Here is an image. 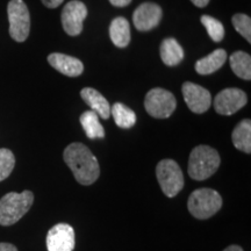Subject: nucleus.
Instances as JSON below:
<instances>
[{
    "mask_svg": "<svg viewBox=\"0 0 251 251\" xmlns=\"http://www.w3.org/2000/svg\"><path fill=\"white\" fill-rule=\"evenodd\" d=\"M34 194L30 191L11 192L0 199V225L12 226L20 220L33 205Z\"/></svg>",
    "mask_w": 251,
    "mask_h": 251,
    "instance_id": "obj_3",
    "label": "nucleus"
},
{
    "mask_svg": "<svg viewBox=\"0 0 251 251\" xmlns=\"http://www.w3.org/2000/svg\"><path fill=\"white\" fill-rule=\"evenodd\" d=\"M224 251H243V249L240 246H230L226 248Z\"/></svg>",
    "mask_w": 251,
    "mask_h": 251,
    "instance_id": "obj_29",
    "label": "nucleus"
},
{
    "mask_svg": "<svg viewBox=\"0 0 251 251\" xmlns=\"http://www.w3.org/2000/svg\"><path fill=\"white\" fill-rule=\"evenodd\" d=\"M248 102L247 93L240 89H225L216 94L214 99V108L218 114L233 115Z\"/></svg>",
    "mask_w": 251,
    "mask_h": 251,
    "instance_id": "obj_9",
    "label": "nucleus"
},
{
    "mask_svg": "<svg viewBox=\"0 0 251 251\" xmlns=\"http://www.w3.org/2000/svg\"><path fill=\"white\" fill-rule=\"evenodd\" d=\"M226 61H227V52H226V50L216 49L209 55H207L206 57L199 59L196 63V71L199 75H202V76L212 75L224 67Z\"/></svg>",
    "mask_w": 251,
    "mask_h": 251,
    "instance_id": "obj_15",
    "label": "nucleus"
},
{
    "mask_svg": "<svg viewBox=\"0 0 251 251\" xmlns=\"http://www.w3.org/2000/svg\"><path fill=\"white\" fill-rule=\"evenodd\" d=\"M231 23L235 30L237 33H240L248 42H251V19L249 15L237 13L235 14L233 19H231Z\"/></svg>",
    "mask_w": 251,
    "mask_h": 251,
    "instance_id": "obj_24",
    "label": "nucleus"
},
{
    "mask_svg": "<svg viewBox=\"0 0 251 251\" xmlns=\"http://www.w3.org/2000/svg\"><path fill=\"white\" fill-rule=\"evenodd\" d=\"M203 27L206 28L207 33L214 42H221L225 37V27L218 19L211 17V15H202L200 19Z\"/></svg>",
    "mask_w": 251,
    "mask_h": 251,
    "instance_id": "obj_22",
    "label": "nucleus"
},
{
    "mask_svg": "<svg viewBox=\"0 0 251 251\" xmlns=\"http://www.w3.org/2000/svg\"><path fill=\"white\" fill-rule=\"evenodd\" d=\"M63 157L79 184L87 186L98 179L100 175L98 159L85 144L79 142L69 144Z\"/></svg>",
    "mask_w": 251,
    "mask_h": 251,
    "instance_id": "obj_1",
    "label": "nucleus"
},
{
    "mask_svg": "<svg viewBox=\"0 0 251 251\" xmlns=\"http://www.w3.org/2000/svg\"><path fill=\"white\" fill-rule=\"evenodd\" d=\"M231 70L237 77L244 80L251 79V57L244 51H235L229 57Z\"/></svg>",
    "mask_w": 251,
    "mask_h": 251,
    "instance_id": "obj_20",
    "label": "nucleus"
},
{
    "mask_svg": "<svg viewBox=\"0 0 251 251\" xmlns=\"http://www.w3.org/2000/svg\"><path fill=\"white\" fill-rule=\"evenodd\" d=\"M9 35L17 42L27 40L30 31V14L24 0H11L7 5Z\"/></svg>",
    "mask_w": 251,
    "mask_h": 251,
    "instance_id": "obj_6",
    "label": "nucleus"
},
{
    "mask_svg": "<svg viewBox=\"0 0 251 251\" xmlns=\"http://www.w3.org/2000/svg\"><path fill=\"white\" fill-rule=\"evenodd\" d=\"M222 207V198L212 188H199L188 197L187 208L194 218L206 220L216 214Z\"/></svg>",
    "mask_w": 251,
    "mask_h": 251,
    "instance_id": "obj_4",
    "label": "nucleus"
},
{
    "mask_svg": "<svg viewBox=\"0 0 251 251\" xmlns=\"http://www.w3.org/2000/svg\"><path fill=\"white\" fill-rule=\"evenodd\" d=\"M76 244L75 230L68 224H57L47 235L48 251H72Z\"/></svg>",
    "mask_w": 251,
    "mask_h": 251,
    "instance_id": "obj_11",
    "label": "nucleus"
},
{
    "mask_svg": "<svg viewBox=\"0 0 251 251\" xmlns=\"http://www.w3.org/2000/svg\"><path fill=\"white\" fill-rule=\"evenodd\" d=\"M111 114L114 118L115 124L122 129H129L136 124V114L133 109L122 102H115L111 108Z\"/></svg>",
    "mask_w": 251,
    "mask_h": 251,
    "instance_id": "obj_21",
    "label": "nucleus"
},
{
    "mask_svg": "<svg viewBox=\"0 0 251 251\" xmlns=\"http://www.w3.org/2000/svg\"><path fill=\"white\" fill-rule=\"evenodd\" d=\"M80 124L86 136L91 140L103 139L105 129L99 121V115L93 111H86L80 115Z\"/></svg>",
    "mask_w": 251,
    "mask_h": 251,
    "instance_id": "obj_19",
    "label": "nucleus"
},
{
    "mask_svg": "<svg viewBox=\"0 0 251 251\" xmlns=\"http://www.w3.org/2000/svg\"><path fill=\"white\" fill-rule=\"evenodd\" d=\"M109 2L115 7H126L131 2V0H109Z\"/></svg>",
    "mask_w": 251,
    "mask_h": 251,
    "instance_id": "obj_26",
    "label": "nucleus"
},
{
    "mask_svg": "<svg viewBox=\"0 0 251 251\" xmlns=\"http://www.w3.org/2000/svg\"><path fill=\"white\" fill-rule=\"evenodd\" d=\"M221 158L214 148L198 146L192 150L188 158L187 172L194 180H205L218 171Z\"/></svg>",
    "mask_w": 251,
    "mask_h": 251,
    "instance_id": "obj_2",
    "label": "nucleus"
},
{
    "mask_svg": "<svg viewBox=\"0 0 251 251\" xmlns=\"http://www.w3.org/2000/svg\"><path fill=\"white\" fill-rule=\"evenodd\" d=\"M42 4L48 8H57L64 0H41Z\"/></svg>",
    "mask_w": 251,
    "mask_h": 251,
    "instance_id": "obj_25",
    "label": "nucleus"
},
{
    "mask_svg": "<svg viewBox=\"0 0 251 251\" xmlns=\"http://www.w3.org/2000/svg\"><path fill=\"white\" fill-rule=\"evenodd\" d=\"M163 11L161 6L155 2H143L135 9L133 23L140 31H148L157 27L161 23Z\"/></svg>",
    "mask_w": 251,
    "mask_h": 251,
    "instance_id": "obj_12",
    "label": "nucleus"
},
{
    "mask_svg": "<svg viewBox=\"0 0 251 251\" xmlns=\"http://www.w3.org/2000/svg\"><path fill=\"white\" fill-rule=\"evenodd\" d=\"M80 97L86 105L90 106L91 111L96 112L103 120H107L111 117V106L107 99L97 90L92 87H85L81 90Z\"/></svg>",
    "mask_w": 251,
    "mask_h": 251,
    "instance_id": "obj_14",
    "label": "nucleus"
},
{
    "mask_svg": "<svg viewBox=\"0 0 251 251\" xmlns=\"http://www.w3.org/2000/svg\"><path fill=\"white\" fill-rule=\"evenodd\" d=\"M231 141L236 149L246 153L251 152V121L249 119H244L234 128Z\"/></svg>",
    "mask_w": 251,
    "mask_h": 251,
    "instance_id": "obj_18",
    "label": "nucleus"
},
{
    "mask_svg": "<svg viewBox=\"0 0 251 251\" xmlns=\"http://www.w3.org/2000/svg\"><path fill=\"white\" fill-rule=\"evenodd\" d=\"M144 107L150 117L156 119H166L171 117L177 107L175 96L170 91L156 87L147 93L144 99Z\"/></svg>",
    "mask_w": 251,
    "mask_h": 251,
    "instance_id": "obj_7",
    "label": "nucleus"
},
{
    "mask_svg": "<svg viewBox=\"0 0 251 251\" xmlns=\"http://www.w3.org/2000/svg\"><path fill=\"white\" fill-rule=\"evenodd\" d=\"M15 165L14 153L9 149H0V181H2L12 174Z\"/></svg>",
    "mask_w": 251,
    "mask_h": 251,
    "instance_id": "obj_23",
    "label": "nucleus"
},
{
    "mask_svg": "<svg viewBox=\"0 0 251 251\" xmlns=\"http://www.w3.org/2000/svg\"><path fill=\"white\" fill-rule=\"evenodd\" d=\"M109 37L118 48H126L130 42V27L126 18L118 17L109 26Z\"/></svg>",
    "mask_w": 251,
    "mask_h": 251,
    "instance_id": "obj_16",
    "label": "nucleus"
},
{
    "mask_svg": "<svg viewBox=\"0 0 251 251\" xmlns=\"http://www.w3.org/2000/svg\"><path fill=\"white\" fill-rule=\"evenodd\" d=\"M48 62L52 68L68 77H78L83 74L84 65L81 61L70 55L52 52L48 56Z\"/></svg>",
    "mask_w": 251,
    "mask_h": 251,
    "instance_id": "obj_13",
    "label": "nucleus"
},
{
    "mask_svg": "<svg viewBox=\"0 0 251 251\" xmlns=\"http://www.w3.org/2000/svg\"><path fill=\"white\" fill-rule=\"evenodd\" d=\"M191 1H192V4L196 5L197 7L202 8V7H206V6L208 5L209 0H191Z\"/></svg>",
    "mask_w": 251,
    "mask_h": 251,
    "instance_id": "obj_28",
    "label": "nucleus"
},
{
    "mask_svg": "<svg viewBox=\"0 0 251 251\" xmlns=\"http://www.w3.org/2000/svg\"><path fill=\"white\" fill-rule=\"evenodd\" d=\"M181 92H183L187 107L196 114H202L211 107V92L205 87L191 83V81H186L181 86Z\"/></svg>",
    "mask_w": 251,
    "mask_h": 251,
    "instance_id": "obj_10",
    "label": "nucleus"
},
{
    "mask_svg": "<svg viewBox=\"0 0 251 251\" xmlns=\"http://www.w3.org/2000/svg\"><path fill=\"white\" fill-rule=\"evenodd\" d=\"M161 58L168 67H176L184 59V50L177 40L168 37L161 45Z\"/></svg>",
    "mask_w": 251,
    "mask_h": 251,
    "instance_id": "obj_17",
    "label": "nucleus"
},
{
    "mask_svg": "<svg viewBox=\"0 0 251 251\" xmlns=\"http://www.w3.org/2000/svg\"><path fill=\"white\" fill-rule=\"evenodd\" d=\"M87 17V8L79 0H72L64 6L61 21L63 29L70 36H77L83 31V23Z\"/></svg>",
    "mask_w": 251,
    "mask_h": 251,
    "instance_id": "obj_8",
    "label": "nucleus"
},
{
    "mask_svg": "<svg viewBox=\"0 0 251 251\" xmlns=\"http://www.w3.org/2000/svg\"><path fill=\"white\" fill-rule=\"evenodd\" d=\"M0 251H18V249L11 243H0Z\"/></svg>",
    "mask_w": 251,
    "mask_h": 251,
    "instance_id": "obj_27",
    "label": "nucleus"
},
{
    "mask_svg": "<svg viewBox=\"0 0 251 251\" xmlns=\"http://www.w3.org/2000/svg\"><path fill=\"white\" fill-rule=\"evenodd\" d=\"M156 176L163 193L174 198L183 190L184 176L180 166L174 159H163L157 164Z\"/></svg>",
    "mask_w": 251,
    "mask_h": 251,
    "instance_id": "obj_5",
    "label": "nucleus"
}]
</instances>
